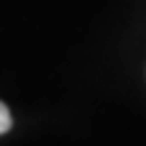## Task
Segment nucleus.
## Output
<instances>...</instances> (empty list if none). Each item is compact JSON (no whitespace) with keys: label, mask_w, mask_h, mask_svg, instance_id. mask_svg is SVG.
I'll use <instances>...</instances> for the list:
<instances>
[{"label":"nucleus","mask_w":146,"mask_h":146,"mask_svg":"<svg viewBox=\"0 0 146 146\" xmlns=\"http://www.w3.org/2000/svg\"><path fill=\"white\" fill-rule=\"evenodd\" d=\"M10 123H13V121H10V110L0 103V133H5V131L10 128Z\"/></svg>","instance_id":"f257e3e1"}]
</instances>
